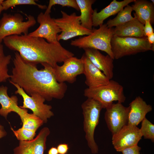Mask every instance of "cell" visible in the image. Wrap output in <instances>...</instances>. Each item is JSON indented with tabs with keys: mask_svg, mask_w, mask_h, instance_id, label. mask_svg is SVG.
Listing matches in <instances>:
<instances>
[{
	"mask_svg": "<svg viewBox=\"0 0 154 154\" xmlns=\"http://www.w3.org/2000/svg\"><path fill=\"white\" fill-rule=\"evenodd\" d=\"M61 66L57 65L51 67L52 70L56 80L59 83L67 82L73 84L76 80L77 77L83 74L84 63L82 58L74 56L66 59Z\"/></svg>",
	"mask_w": 154,
	"mask_h": 154,
	"instance_id": "30bf717a",
	"label": "cell"
},
{
	"mask_svg": "<svg viewBox=\"0 0 154 154\" xmlns=\"http://www.w3.org/2000/svg\"><path fill=\"white\" fill-rule=\"evenodd\" d=\"M15 135L19 141H30L33 139L36 135V131L31 130L21 127L17 130L11 127Z\"/></svg>",
	"mask_w": 154,
	"mask_h": 154,
	"instance_id": "f1b7e54d",
	"label": "cell"
},
{
	"mask_svg": "<svg viewBox=\"0 0 154 154\" xmlns=\"http://www.w3.org/2000/svg\"><path fill=\"white\" fill-rule=\"evenodd\" d=\"M147 37V40L150 44H154V33L149 35Z\"/></svg>",
	"mask_w": 154,
	"mask_h": 154,
	"instance_id": "e575fe53",
	"label": "cell"
},
{
	"mask_svg": "<svg viewBox=\"0 0 154 154\" xmlns=\"http://www.w3.org/2000/svg\"><path fill=\"white\" fill-rule=\"evenodd\" d=\"M3 0H0V3H1L3 1Z\"/></svg>",
	"mask_w": 154,
	"mask_h": 154,
	"instance_id": "74e56055",
	"label": "cell"
},
{
	"mask_svg": "<svg viewBox=\"0 0 154 154\" xmlns=\"http://www.w3.org/2000/svg\"><path fill=\"white\" fill-rule=\"evenodd\" d=\"M27 19L24 21L23 16L19 13H4L0 19V43L8 36L20 35L22 33L28 35L29 29L36 24V21L31 15L28 16Z\"/></svg>",
	"mask_w": 154,
	"mask_h": 154,
	"instance_id": "52a82bcc",
	"label": "cell"
},
{
	"mask_svg": "<svg viewBox=\"0 0 154 154\" xmlns=\"http://www.w3.org/2000/svg\"><path fill=\"white\" fill-rule=\"evenodd\" d=\"M3 10V9L1 3H0V15L2 11Z\"/></svg>",
	"mask_w": 154,
	"mask_h": 154,
	"instance_id": "d590c367",
	"label": "cell"
},
{
	"mask_svg": "<svg viewBox=\"0 0 154 154\" xmlns=\"http://www.w3.org/2000/svg\"><path fill=\"white\" fill-rule=\"evenodd\" d=\"M48 154H59L57 148L52 147L48 151Z\"/></svg>",
	"mask_w": 154,
	"mask_h": 154,
	"instance_id": "836d02e7",
	"label": "cell"
},
{
	"mask_svg": "<svg viewBox=\"0 0 154 154\" xmlns=\"http://www.w3.org/2000/svg\"><path fill=\"white\" fill-rule=\"evenodd\" d=\"M13 62L10 83L17 84L29 96L38 94L48 101L64 97L67 85L56 80L52 66L42 64L44 68L38 70L37 64L26 61L17 52L15 53Z\"/></svg>",
	"mask_w": 154,
	"mask_h": 154,
	"instance_id": "6da1fadb",
	"label": "cell"
},
{
	"mask_svg": "<svg viewBox=\"0 0 154 154\" xmlns=\"http://www.w3.org/2000/svg\"><path fill=\"white\" fill-rule=\"evenodd\" d=\"M113 35L112 29L108 27L106 24H103L99 29H93L90 35L72 40L70 44L80 48L101 50L106 52L114 60L111 45Z\"/></svg>",
	"mask_w": 154,
	"mask_h": 154,
	"instance_id": "3957f363",
	"label": "cell"
},
{
	"mask_svg": "<svg viewBox=\"0 0 154 154\" xmlns=\"http://www.w3.org/2000/svg\"><path fill=\"white\" fill-rule=\"evenodd\" d=\"M130 109L127 125L137 126L152 110L151 105L147 104L140 96L137 97L129 104Z\"/></svg>",
	"mask_w": 154,
	"mask_h": 154,
	"instance_id": "ac0fdd59",
	"label": "cell"
},
{
	"mask_svg": "<svg viewBox=\"0 0 154 154\" xmlns=\"http://www.w3.org/2000/svg\"><path fill=\"white\" fill-rule=\"evenodd\" d=\"M62 17L54 19V21L61 30V33L57 36V40H66L74 37L88 35L93 31L87 29L82 26L80 23V17L74 12L68 14L61 11Z\"/></svg>",
	"mask_w": 154,
	"mask_h": 154,
	"instance_id": "ba28073f",
	"label": "cell"
},
{
	"mask_svg": "<svg viewBox=\"0 0 154 154\" xmlns=\"http://www.w3.org/2000/svg\"><path fill=\"white\" fill-rule=\"evenodd\" d=\"M37 22L39 23L38 27L34 31L28 34L30 36L39 37L46 39L48 42L58 44V34L61 32L54 19L50 16V13L41 12L38 15Z\"/></svg>",
	"mask_w": 154,
	"mask_h": 154,
	"instance_id": "7c38bea8",
	"label": "cell"
},
{
	"mask_svg": "<svg viewBox=\"0 0 154 154\" xmlns=\"http://www.w3.org/2000/svg\"><path fill=\"white\" fill-rule=\"evenodd\" d=\"M56 5L72 7L78 11L79 9L76 0H50L45 13H50L52 7Z\"/></svg>",
	"mask_w": 154,
	"mask_h": 154,
	"instance_id": "83f0119b",
	"label": "cell"
},
{
	"mask_svg": "<svg viewBox=\"0 0 154 154\" xmlns=\"http://www.w3.org/2000/svg\"><path fill=\"white\" fill-rule=\"evenodd\" d=\"M8 88L2 85L0 86V115L6 119L10 113L13 112L17 113L20 118L26 113L27 109L22 108L18 106V98L15 95L9 97L7 93Z\"/></svg>",
	"mask_w": 154,
	"mask_h": 154,
	"instance_id": "e0dca14e",
	"label": "cell"
},
{
	"mask_svg": "<svg viewBox=\"0 0 154 154\" xmlns=\"http://www.w3.org/2000/svg\"><path fill=\"white\" fill-rule=\"evenodd\" d=\"M11 59V55L5 54L3 46L0 43V83L6 82L11 78V75L8 73V66Z\"/></svg>",
	"mask_w": 154,
	"mask_h": 154,
	"instance_id": "cb8c5ba5",
	"label": "cell"
},
{
	"mask_svg": "<svg viewBox=\"0 0 154 154\" xmlns=\"http://www.w3.org/2000/svg\"><path fill=\"white\" fill-rule=\"evenodd\" d=\"M81 12L80 23L84 28L93 30L92 16L94 10L92 5L95 0H76Z\"/></svg>",
	"mask_w": 154,
	"mask_h": 154,
	"instance_id": "7402d4cb",
	"label": "cell"
},
{
	"mask_svg": "<svg viewBox=\"0 0 154 154\" xmlns=\"http://www.w3.org/2000/svg\"><path fill=\"white\" fill-rule=\"evenodd\" d=\"M21 119L22 123V127L36 131L44 123L39 117L33 113L30 114L28 112Z\"/></svg>",
	"mask_w": 154,
	"mask_h": 154,
	"instance_id": "d4e9b609",
	"label": "cell"
},
{
	"mask_svg": "<svg viewBox=\"0 0 154 154\" xmlns=\"http://www.w3.org/2000/svg\"><path fill=\"white\" fill-rule=\"evenodd\" d=\"M152 3L154 5V1L153 0H151Z\"/></svg>",
	"mask_w": 154,
	"mask_h": 154,
	"instance_id": "8d00e7d4",
	"label": "cell"
},
{
	"mask_svg": "<svg viewBox=\"0 0 154 154\" xmlns=\"http://www.w3.org/2000/svg\"><path fill=\"white\" fill-rule=\"evenodd\" d=\"M84 117L83 129L88 145L92 153L98 152V147L94 138L95 129L98 125L100 112L103 108L101 104L91 98H87L81 105Z\"/></svg>",
	"mask_w": 154,
	"mask_h": 154,
	"instance_id": "277c9868",
	"label": "cell"
},
{
	"mask_svg": "<svg viewBox=\"0 0 154 154\" xmlns=\"http://www.w3.org/2000/svg\"><path fill=\"white\" fill-rule=\"evenodd\" d=\"M50 133L47 127L42 128L38 135L30 141H19L14 149V154H44L47 138Z\"/></svg>",
	"mask_w": 154,
	"mask_h": 154,
	"instance_id": "5bb4252c",
	"label": "cell"
},
{
	"mask_svg": "<svg viewBox=\"0 0 154 154\" xmlns=\"http://www.w3.org/2000/svg\"><path fill=\"white\" fill-rule=\"evenodd\" d=\"M59 154H66L69 149L68 145L66 143H61L57 147Z\"/></svg>",
	"mask_w": 154,
	"mask_h": 154,
	"instance_id": "1f68e13d",
	"label": "cell"
},
{
	"mask_svg": "<svg viewBox=\"0 0 154 154\" xmlns=\"http://www.w3.org/2000/svg\"><path fill=\"white\" fill-rule=\"evenodd\" d=\"M3 40L7 48L18 52L25 60L37 65L45 63L54 67L58 63L74 56L60 42L50 43L43 38L31 37L28 34L11 35Z\"/></svg>",
	"mask_w": 154,
	"mask_h": 154,
	"instance_id": "7a4b0ae2",
	"label": "cell"
},
{
	"mask_svg": "<svg viewBox=\"0 0 154 154\" xmlns=\"http://www.w3.org/2000/svg\"><path fill=\"white\" fill-rule=\"evenodd\" d=\"M134 17L133 20L112 29L114 35L121 37L141 38L145 37L144 25Z\"/></svg>",
	"mask_w": 154,
	"mask_h": 154,
	"instance_id": "ffe728a7",
	"label": "cell"
},
{
	"mask_svg": "<svg viewBox=\"0 0 154 154\" xmlns=\"http://www.w3.org/2000/svg\"><path fill=\"white\" fill-rule=\"evenodd\" d=\"M133 11L132 7L127 5L118 13L116 17L110 19L107 21L106 24L108 27L112 28L113 27L122 25L133 20L135 17H133L131 14Z\"/></svg>",
	"mask_w": 154,
	"mask_h": 154,
	"instance_id": "603a6c76",
	"label": "cell"
},
{
	"mask_svg": "<svg viewBox=\"0 0 154 154\" xmlns=\"http://www.w3.org/2000/svg\"><path fill=\"white\" fill-rule=\"evenodd\" d=\"M81 58L84 63L85 83L89 88L98 87L107 84L109 80L104 73L95 66L84 53Z\"/></svg>",
	"mask_w": 154,
	"mask_h": 154,
	"instance_id": "2e32d148",
	"label": "cell"
},
{
	"mask_svg": "<svg viewBox=\"0 0 154 154\" xmlns=\"http://www.w3.org/2000/svg\"><path fill=\"white\" fill-rule=\"evenodd\" d=\"M134 4L131 6L134 17L143 25L145 21L150 20L151 23L154 22V5L151 2L145 0H135Z\"/></svg>",
	"mask_w": 154,
	"mask_h": 154,
	"instance_id": "44dd1931",
	"label": "cell"
},
{
	"mask_svg": "<svg viewBox=\"0 0 154 154\" xmlns=\"http://www.w3.org/2000/svg\"><path fill=\"white\" fill-rule=\"evenodd\" d=\"M104 119L112 135L127 125L130 107H126L121 103H114L106 108Z\"/></svg>",
	"mask_w": 154,
	"mask_h": 154,
	"instance_id": "8fae6325",
	"label": "cell"
},
{
	"mask_svg": "<svg viewBox=\"0 0 154 154\" xmlns=\"http://www.w3.org/2000/svg\"><path fill=\"white\" fill-rule=\"evenodd\" d=\"M112 143L117 151L137 145L142 137L140 129L136 126L128 125L124 126L112 135Z\"/></svg>",
	"mask_w": 154,
	"mask_h": 154,
	"instance_id": "4fadbf2b",
	"label": "cell"
},
{
	"mask_svg": "<svg viewBox=\"0 0 154 154\" xmlns=\"http://www.w3.org/2000/svg\"><path fill=\"white\" fill-rule=\"evenodd\" d=\"M111 45L114 58L116 59L140 52L154 50V45L150 44L145 37H121L114 35Z\"/></svg>",
	"mask_w": 154,
	"mask_h": 154,
	"instance_id": "5b68a950",
	"label": "cell"
},
{
	"mask_svg": "<svg viewBox=\"0 0 154 154\" xmlns=\"http://www.w3.org/2000/svg\"><path fill=\"white\" fill-rule=\"evenodd\" d=\"M7 133L3 126L0 124V139L5 136Z\"/></svg>",
	"mask_w": 154,
	"mask_h": 154,
	"instance_id": "d6a6232c",
	"label": "cell"
},
{
	"mask_svg": "<svg viewBox=\"0 0 154 154\" xmlns=\"http://www.w3.org/2000/svg\"><path fill=\"white\" fill-rule=\"evenodd\" d=\"M10 83L16 88L15 93L21 96L23 99V104L20 106V108L31 110L33 114L40 118L44 123H46L48 119L54 116L52 106L44 103L46 100L43 97L37 94L29 96L17 84Z\"/></svg>",
	"mask_w": 154,
	"mask_h": 154,
	"instance_id": "9c48e42d",
	"label": "cell"
},
{
	"mask_svg": "<svg viewBox=\"0 0 154 154\" xmlns=\"http://www.w3.org/2000/svg\"><path fill=\"white\" fill-rule=\"evenodd\" d=\"M141 148L137 145L125 148L121 152L122 154H140Z\"/></svg>",
	"mask_w": 154,
	"mask_h": 154,
	"instance_id": "f546056e",
	"label": "cell"
},
{
	"mask_svg": "<svg viewBox=\"0 0 154 154\" xmlns=\"http://www.w3.org/2000/svg\"><path fill=\"white\" fill-rule=\"evenodd\" d=\"M135 0H124L119 1L113 0L107 6L98 12L96 9L94 10L92 16L93 26L99 27L103 24L104 21L112 15L118 13L130 3Z\"/></svg>",
	"mask_w": 154,
	"mask_h": 154,
	"instance_id": "d6986e66",
	"label": "cell"
},
{
	"mask_svg": "<svg viewBox=\"0 0 154 154\" xmlns=\"http://www.w3.org/2000/svg\"><path fill=\"white\" fill-rule=\"evenodd\" d=\"M84 96L93 99L100 103L103 108L106 109L114 101L122 103L126 100L123 87L118 82L110 80L107 84L98 87L86 88Z\"/></svg>",
	"mask_w": 154,
	"mask_h": 154,
	"instance_id": "8992f818",
	"label": "cell"
},
{
	"mask_svg": "<svg viewBox=\"0 0 154 154\" xmlns=\"http://www.w3.org/2000/svg\"><path fill=\"white\" fill-rule=\"evenodd\" d=\"M140 129L141 133L145 139L154 142V125L145 117L142 121Z\"/></svg>",
	"mask_w": 154,
	"mask_h": 154,
	"instance_id": "4316f807",
	"label": "cell"
},
{
	"mask_svg": "<svg viewBox=\"0 0 154 154\" xmlns=\"http://www.w3.org/2000/svg\"><path fill=\"white\" fill-rule=\"evenodd\" d=\"M84 54L91 62L109 79L113 77L114 59L109 55H104L98 50L91 48L83 49Z\"/></svg>",
	"mask_w": 154,
	"mask_h": 154,
	"instance_id": "9a60e30c",
	"label": "cell"
},
{
	"mask_svg": "<svg viewBox=\"0 0 154 154\" xmlns=\"http://www.w3.org/2000/svg\"><path fill=\"white\" fill-rule=\"evenodd\" d=\"M143 33L144 36L146 37L154 33L153 30L150 20L145 21L144 25Z\"/></svg>",
	"mask_w": 154,
	"mask_h": 154,
	"instance_id": "4dcf8cb0",
	"label": "cell"
},
{
	"mask_svg": "<svg viewBox=\"0 0 154 154\" xmlns=\"http://www.w3.org/2000/svg\"><path fill=\"white\" fill-rule=\"evenodd\" d=\"M3 10H6L11 7L20 5H36L42 9H46L45 5L38 4L34 0H6L1 3Z\"/></svg>",
	"mask_w": 154,
	"mask_h": 154,
	"instance_id": "484cf974",
	"label": "cell"
}]
</instances>
